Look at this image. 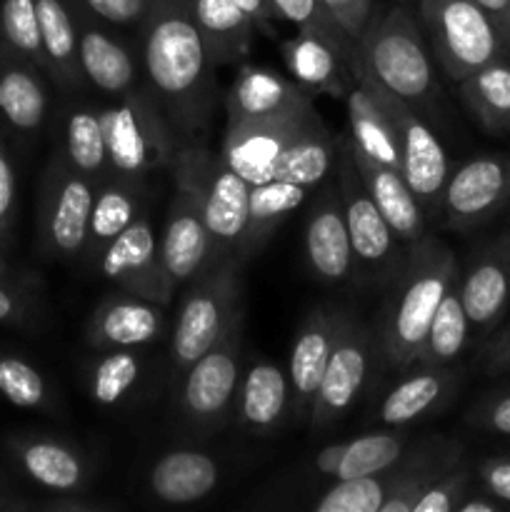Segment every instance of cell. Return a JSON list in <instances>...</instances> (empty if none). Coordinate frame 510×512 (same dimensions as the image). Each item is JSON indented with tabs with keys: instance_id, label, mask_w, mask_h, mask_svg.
<instances>
[{
	"instance_id": "obj_45",
	"label": "cell",
	"mask_w": 510,
	"mask_h": 512,
	"mask_svg": "<svg viewBox=\"0 0 510 512\" xmlns=\"http://www.w3.org/2000/svg\"><path fill=\"white\" fill-rule=\"evenodd\" d=\"M275 8V13L283 20H290L293 25H298L300 33L315 35V38H323L328 43L338 45L340 50H345L348 55H355V43L338 28V23L333 20V15L325 10L323 0H270Z\"/></svg>"
},
{
	"instance_id": "obj_29",
	"label": "cell",
	"mask_w": 510,
	"mask_h": 512,
	"mask_svg": "<svg viewBox=\"0 0 510 512\" xmlns=\"http://www.w3.org/2000/svg\"><path fill=\"white\" fill-rule=\"evenodd\" d=\"M458 375L448 368L415 365V373L405 375L388 390L378 410V423L388 428H403L425 415L435 413L453 398Z\"/></svg>"
},
{
	"instance_id": "obj_48",
	"label": "cell",
	"mask_w": 510,
	"mask_h": 512,
	"mask_svg": "<svg viewBox=\"0 0 510 512\" xmlns=\"http://www.w3.org/2000/svg\"><path fill=\"white\" fill-rule=\"evenodd\" d=\"M468 423L480 433L510 438V388L495 390L493 395L475 403L468 413Z\"/></svg>"
},
{
	"instance_id": "obj_39",
	"label": "cell",
	"mask_w": 510,
	"mask_h": 512,
	"mask_svg": "<svg viewBox=\"0 0 510 512\" xmlns=\"http://www.w3.org/2000/svg\"><path fill=\"white\" fill-rule=\"evenodd\" d=\"M468 313H465L463 298H460V278L448 288V293L440 300L438 310H435L430 328L425 333L423 345H420L418 363L415 365H435V368H445L453 360L463 355L465 345L470 338Z\"/></svg>"
},
{
	"instance_id": "obj_31",
	"label": "cell",
	"mask_w": 510,
	"mask_h": 512,
	"mask_svg": "<svg viewBox=\"0 0 510 512\" xmlns=\"http://www.w3.org/2000/svg\"><path fill=\"white\" fill-rule=\"evenodd\" d=\"M220 483V468L200 450H170L150 468V493L168 505H188L208 498Z\"/></svg>"
},
{
	"instance_id": "obj_24",
	"label": "cell",
	"mask_w": 510,
	"mask_h": 512,
	"mask_svg": "<svg viewBox=\"0 0 510 512\" xmlns=\"http://www.w3.org/2000/svg\"><path fill=\"white\" fill-rule=\"evenodd\" d=\"M350 153H353L355 168H358L365 188L373 195L375 205L383 213V218L388 220L398 243L410 245L423 238L428 233L425 230V213L418 200H415L413 190L405 183L403 173L365 155L363 150L355 148L353 140H350Z\"/></svg>"
},
{
	"instance_id": "obj_41",
	"label": "cell",
	"mask_w": 510,
	"mask_h": 512,
	"mask_svg": "<svg viewBox=\"0 0 510 512\" xmlns=\"http://www.w3.org/2000/svg\"><path fill=\"white\" fill-rule=\"evenodd\" d=\"M143 368V355L135 353V348L105 350L88 370L90 398L105 408L123 403L138 388Z\"/></svg>"
},
{
	"instance_id": "obj_56",
	"label": "cell",
	"mask_w": 510,
	"mask_h": 512,
	"mask_svg": "<svg viewBox=\"0 0 510 512\" xmlns=\"http://www.w3.org/2000/svg\"><path fill=\"white\" fill-rule=\"evenodd\" d=\"M500 508H503V503L483 490V493H470L468 498L458 505V510L455 512H498Z\"/></svg>"
},
{
	"instance_id": "obj_1",
	"label": "cell",
	"mask_w": 510,
	"mask_h": 512,
	"mask_svg": "<svg viewBox=\"0 0 510 512\" xmlns=\"http://www.w3.org/2000/svg\"><path fill=\"white\" fill-rule=\"evenodd\" d=\"M140 63L180 143L198 138L213 118L215 65L185 0L150 3L140 23Z\"/></svg>"
},
{
	"instance_id": "obj_19",
	"label": "cell",
	"mask_w": 510,
	"mask_h": 512,
	"mask_svg": "<svg viewBox=\"0 0 510 512\" xmlns=\"http://www.w3.org/2000/svg\"><path fill=\"white\" fill-rule=\"evenodd\" d=\"M460 298L470 325L493 333L510 305V230L488 240L460 273Z\"/></svg>"
},
{
	"instance_id": "obj_40",
	"label": "cell",
	"mask_w": 510,
	"mask_h": 512,
	"mask_svg": "<svg viewBox=\"0 0 510 512\" xmlns=\"http://www.w3.org/2000/svg\"><path fill=\"white\" fill-rule=\"evenodd\" d=\"M70 165L78 173H83L90 183L98 188L110 175L108 150H105L103 123H100V110L95 108H73L65 118L63 150Z\"/></svg>"
},
{
	"instance_id": "obj_54",
	"label": "cell",
	"mask_w": 510,
	"mask_h": 512,
	"mask_svg": "<svg viewBox=\"0 0 510 512\" xmlns=\"http://www.w3.org/2000/svg\"><path fill=\"white\" fill-rule=\"evenodd\" d=\"M233 3L253 20L255 30H263L265 35H273V20H278L280 15L275 13L270 0H233Z\"/></svg>"
},
{
	"instance_id": "obj_37",
	"label": "cell",
	"mask_w": 510,
	"mask_h": 512,
	"mask_svg": "<svg viewBox=\"0 0 510 512\" xmlns=\"http://www.w3.org/2000/svg\"><path fill=\"white\" fill-rule=\"evenodd\" d=\"M460 100L480 128L493 135L510 133V60H495L460 80Z\"/></svg>"
},
{
	"instance_id": "obj_11",
	"label": "cell",
	"mask_w": 510,
	"mask_h": 512,
	"mask_svg": "<svg viewBox=\"0 0 510 512\" xmlns=\"http://www.w3.org/2000/svg\"><path fill=\"white\" fill-rule=\"evenodd\" d=\"M335 160H338L335 183H338L340 200H343L355 260L375 278H393L398 265L403 263V255L398 253V238L375 205L373 195L365 188L363 178L355 168L348 138L338 140Z\"/></svg>"
},
{
	"instance_id": "obj_47",
	"label": "cell",
	"mask_w": 510,
	"mask_h": 512,
	"mask_svg": "<svg viewBox=\"0 0 510 512\" xmlns=\"http://www.w3.org/2000/svg\"><path fill=\"white\" fill-rule=\"evenodd\" d=\"M75 8L85 10L110 28H140L153 0H68Z\"/></svg>"
},
{
	"instance_id": "obj_21",
	"label": "cell",
	"mask_w": 510,
	"mask_h": 512,
	"mask_svg": "<svg viewBox=\"0 0 510 512\" xmlns=\"http://www.w3.org/2000/svg\"><path fill=\"white\" fill-rule=\"evenodd\" d=\"M348 128L355 148L375 158L378 163L400 170V143L395 133L393 115L385 105L383 88L360 68L355 58V85L345 93Z\"/></svg>"
},
{
	"instance_id": "obj_26",
	"label": "cell",
	"mask_w": 510,
	"mask_h": 512,
	"mask_svg": "<svg viewBox=\"0 0 510 512\" xmlns=\"http://www.w3.org/2000/svg\"><path fill=\"white\" fill-rule=\"evenodd\" d=\"M10 453L18 460L23 473L50 493L85 495V488L93 478L88 460L60 440L18 438L10 443Z\"/></svg>"
},
{
	"instance_id": "obj_52",
	"label": "cell",
	"mask_w": 510,
	"mask_h": 512,
	"mask_svg": "<svg viewBox=\"0 0 510 512\" xmlns=\"http://www.w3.org/2000/svg\"><path fill=\"white\" fill-rule=\"evenodd\" d=\"M480 363L485 373H508L510 370V325L490 335L480 350Z\"/></svg>"
},
{
	"instance_id": "obj_49",
	"label": "cell",
	"mask_w": 510,
	"mask_h": 512,
	"mask_svg": "<svg viewBox=\"0 0 510 512\" xmlns=\"http://www.w3.org/2000/svg\"><path fill=\"white\" fill-rule=\"evenodd\" d=\"M325 10L333 15L338 28L348 35L353 43H358L365 33L368 23L373 20V0H323Z\"/></svg>"
},
{
	"instance_id": "obj_36",
	"label": "cell",
	"mask_w": 510,
	"mask_h": 512,
	"mask_svg": "<svg viewBox=\"0 0 510 512\" xmlns=\"http://www.w3.org/2000/svg\"><path fill=\"white\" fill-rule=\"evenodd\" d=\"M335 155H338V140L325 128L323 118L315 115L295 135L293 143L285 148L283 158H280L278 168H275L273 180L303 185V188L310 190L313 185H320L328 178V173L333 170Z\"/></svg>"
},
{
	"instance_id": "obj_16",
	"label": "cell",
	"mask_w": 510,
	"mask_h": 512,
	"mask_svg": "<svg viewBox=\"0 0 510 512\" xmlns=\"http://www.w3.org/2000/svg\"><path fill=\"white\" fill-rule=\"evenodd\" d=\"M370 358H373V338L368 328L350 315L310 408V425L315 430L330 428L353 408L368 380Z\"/></svg>"
},
{
	"instance_id": "obj_3",
	"label": "cell",
	"mask_w": 510,
	"mask_h": 512,
	"mask_svg": "<svg viewBox=\"0 0 510 512\" xmlns=\"http://www.w3.org/2000/svg\"><path fill=\"white\" fill-rule=\"evenodd\" d=\"M238 255H225L190 280L178 308L170 360L175 373L183 375L200 355L220 343L238 323H243V285H240Z\"/></svg>"
},
{
	"instance_id": "obj_6",
	"label": "cell",
	"mask_w": 510,
	"mask_h": 512,
	"mask_svg": "<svg viewBox=\"0 0 510 512\" xmlns=\"http://www.w3.org/2000/svg\"><path fill=\"white\" fill-rule=\"evenodd\" d=\"M420 23L430 53L458 83L508 58L498 23L475 0H420Z\"/></svg>"
},
{
	"instance_id": "obj_9",
	"label": "cell",
	"mask_w": 510,
	"mask_h": 512,
	"mask_svg": "<svg viewBox=\"0 0 510 512\" xmlns=\"http://www.w3.org/2000/svg\"><path fill=\"white\" fill-rule=\"evenodd\" d=\"M95 185L55 153L45 168L38 203V248L45 258H83Z\"/></svg>"
},
{
	"instance_id": "obj_10",
	"label": "cell",
	"mask_w": 510,
	"mask_h": 512,
	"mask_svg": "<svg viewBox=\"0 0 510 512\" xmlns=\"http://www.w3.org/2000/svg\"><path fill=\"white\" fill-rule=\"evenodd\" d=\"M243 323L183 373L180 415L195 430L220 428L230 418L243 378Z\"/></svg>"
},
{
	"instance_id": "obj_5",
	"label": "cell",
	"mask_w": 510,
	"mask_h": 512,
	"mask_svg": "<svg viewBox=\"0 0 510 512\" xmlns=\"http://www.w3.org/2000/svg\"><path fill=\"white\" fill-rule=\"evenodd\" d=\"M100 123L113 175L145 180L173 163L180 138L155 93L145 85L113 98L108 108H100Z\"/></svg>"
},
{
	"instance_id": "obj_46",
	"label": "cell",
	"mask_w": 510,
	"mask_h": 512,
	"mask_svg": "<svg viewBox=\"0 0 510 512\" xmlns=\"http://www.w3.org/2000/svg\"><path fill=\"white\" fill-rule=\"evenodd\" d=\"M473 480V468L468 463H458L448 475H443L438 483L425 490L413 512H455L458 505L473 493Z\"/></svg>"
},
{
	"instance_id": "obj_17",
	"label": "cell",
	"mask_w": 510,
	"mask_h": 512,
	"mask_svg": "<svg viewBox=\"0 0 510 512\" xmlns=\"http://www.w3.org/2000/svg\"><path fill=\"white\" fill-rule=\"evenodd\" d=\"M70 10L78 28V60L85 83L110 98H120L138 88L143 80V63L138 55L118 35L110 33V25L75 5H70Z\"/></svg>"
},
{
	"instance_id": "obj_22",
	"label": "cell",
	"mask_w": 510,
	"mask_h": 512,
	"mask_svg": "<svg viewBox=\"0 0 510 512\" xmlns=\"http://www.w3.org/2000/svg\"><path fill=\"white\" fill-rule=\"evenodd\" d=\"M165 330V305L120 293L93 310L85 338L93 348H140L158 340Z\"/></svg>"
},
{
	"instance_id": "obj_60",
	"label": "cell",
	"mask_w": 510,
	"mask_h": 512,
	"mask_svg": "<svg viewBox=\"0 0 510 512\" xmlns=\"http://www.w3.org/2000/svg\"><path fill=\"white\" fill-rule=\"evenodd\" d=\"M5 485H8V475H5L3 470H0V490H3Z\"/></svg>"
},
{
	"instance_id": "obj_15",
	"label": "cell",
	"mask_w": 510,
	"mask_h": 512,
	"mask_svg": "<svg viewBox=\"0 0 510 512\" xmlns=\"http://www.w3.org/2000/svg\"><path fill=\"white\" fill-rule=\"evenodd\" d=\"M170 173H173V200L160 238V258L170 283L180 288L210 263V233L195 183L178 165H170Z\"/></svg>"
},
{
	"instance_id": "obj_57",
	"label": "cell",
	"mask_w": 510,
	"mask_h": 512,
	"mask_svg": "<svg viewBox=\"0 0 510 512\" xmlns=\"http://www.w3.org/2000/svg\"><path fill=\"white\" fill-rule=\"evenodd\" d=\"M475 3H478L480 8H483L485 13H488L490 18H493L495 23H498V28H500V25H503L505 13H508L510 0H475Z\"/></svg>"
},
{
	"instance_id": "obj_38",
	"label": "cell",
	"mask_w": 510,
	"mask_h": 512,
	"mask_svg": "<svg viewBox=\"0 0 510 512\" xmlns=\"http://www.w3.org/2000/svg\"><path fill=\"white\" fill-rule=\"evenodd\" d=\"M313 95L300 83L270 73L265 68H243L235 83L230 85L225 98V113L228 118H248V115H263L270 110L285 108L295 100Z\"/></svg>"
},
{
	"instance_id": "obj_13",
	"label": "cell",
	"mask_w": 510,
	"mask_h": 512,
	"mask_svg": "<svg viewBox=\"0 0 510 512\" xmlns=\"http://www.w3.org/2000/svg\"><path fill=\"white\" fill-rule=\"evenodd\" d=\"M95 265L120 293L153 300L158 305H168L178 290L165 273L160 238L145 213L135 218L118 238L110 240Z\"/></svg>"
},
{
	"instance_id": "obj_53",
	"label": "cell",
	"mask_w": 510,
	"mask_h": 512,
	"mask_svg": "<svg viewBox=\"0 0 510 512\" xmlns=\"http://www.w3.org/2000/svg\"><path fill=\"white\" fill-rule=\"evenodd\" d=\"M28 318H30V308L28 303H25L23 295H18V290L0 283V323L20 325Z\"/></svg>"
},
{
	"instance_id": "obj_20",
	"label": "cell",
	"mask_w": 510,
	"mask_h": 512,
	"mask_svg": "<svg viewBox=\"0 0 510 512\" xmlns=\"http://www.w3.org/2000/svg\"><path fill=\"white\" fill-rule=\"evenodd\" d=\"M305 258L315 278L325 283H343L355 270V253L345 223L338 183H325L310 205L305 220Z\"/></svg>"
},
{
	"instance_id": "obj_59",
	"label": "cell",
	"mask_w": 510,
	"mask_h": 512,
	"mask_svg": "<svg viewBox=\"0 0 510 512\" xmlns=\"http://www.w3.org/2000/svg\"><path fill=\"white\" fill-rule=\"evenodd\" d=\"M10 280H13V275H10V268H8V263H5V260H3V255H0V283H5V285H8Z\"/></svg>"
},
{
	"instance_id": "obj_18",
	"label": "cell",
	"mask_w": 510,
	"mask_h": 512,
	"mask_svg": "<svg viewBox=\"0 0 510 512\" xmlns=\"http://www.w3.org/2000/svg\"><path fill=\"white\" fill-rule=\"evenodd\" d=\"M350 315L340 308H315L305 315L290 348L288 378L293 388V413L310 415L315 393L328 360L348 325Z\"/></svg>"
},
{
	"instance_id": "obj_43",
	"label": "cell",
	"mask_w": 510,
	"mask_h": 512,
	"mask_svg": "<svg viewBox=\"0 0 510 512\" xmlns=\"http://www.w3.org/2000/svg\"><path fill=\"white\" fill-rule=\"evenodd\" d=\"M388 495V473L335 480L313 503L315 512H380Z\"/></svg>"
},
{
	"instance_id": "obj_12",
	"label": "cell",
	"mask_w": 510,
	"mask_h": 512,
	"mask_svg": "<svg viewBox=\"0 0 510 512\" xmlns=\"http://www.w3.org/2000/svg\"><path fill=\"white\" fill-rule=\"evenodd\" d=\"M510 205L508 155H475L450 170L438 218L448 230L468 233L480 228Z\"/></svg>"
},
{
	"instance_id": "obj_23",
	"label": "cell",
	"mask_w": 510,
	"mask_h": 512,
	"mask_svg": "<svg viewBox=\"0 0 510 512\" xmlns=\"http://www.w3.org/2000/svg\"><path fill=\"white\" fill-rule=\"evenodd\" d=\"M458 463H463V445L458 440L433 438L420 443L413 453L405 450L395 468L388 470V495L380 512H413L425 490Z\"/></svg>"
},
{
	"instance_id": "obj_28",
	"label": "cell",
	"mask_w": 510,
	"mask_h": 512,
	"mask_svg": "<svg viewBox=\"0 0 510 512\" xmlns=\"http://www.w3.org/2000/svg\"><path fill=\"white\" fill-rule=\"evenodd\" d=\"M408 435L400 430L368 433L345 443H333L315 455V470L325 478H365V475H383L395 468L405 453Z\"/></svg>"
},
{
	"instance_id": "obj_34",
	"label": "cell",
	"mask_w": 510,
	"mask_h": 512,
	"mask_svg": "<svg viewBox=\"0 0 510 512\" xmlns=\"http://www.w3.org/2000/svg\"><path fill=\"white\" fill-rule=\"evenodd\" d=\"M305 195H308V188L283 183V180L250 185L248 220H245L243 238H240L235 255L240 260H248L255 253H260L273 238L275 230L283 225V220L290 218L303 205Z\"/></svg>"
},
{
	"instance_id": "obj_8",
	"label": "cell",
	"mask_w": 510,
	"mask_h": 512,
	"mask_svg": "<svg viewBox=\"0 0 510 512\" xmlns=\"http://www.w3.org/2000/svg\"><path fill=\"white\" fill-rule=\"evenodd\" d=\"M318 115L313 95L263 115L225 120L220 158L250 185L273 180L275 168L295 135Z\"/></svg>"
},
{
	"instance_id": "obj_32",
	"label": "cell",
	"mask_w": 510,
	"mask_h": 512,
	"mask_svg": "<svg viewBox=\"0 0 510 512\" xmlns=\"http://www.w3.org/2000/svg\"><path fill=\"white\" fill-rule=\"evenodd\" d=\"M185 3L203 35L210 63L215 68L238 63L250 53L255 25L233 0H185Z\"/></svg>"
},
{
	"instance_id": "obj_44",
	"label": "cell",
	"mask_w": 510,
	"mask_h": 512,
	"mask_svg": "<svg viewBox=\"0 0 510 512\" xmlns=\"http://www.w3.org/2000/svg\"><path fill=\"white\" fill-rule=\"evenodd\" d=\"M0 395L18 408H50L53 393L28 360L0 355Z\"/></svg>"
},
{
	"instance_id": "obj_55",
	"label": "cell",
	"mask_w": 510,
	"mask_h": 512,
	"mask_svg": "<svg viewBox=\"0 0 510 512\" xmlns=\"http://www.w3.org/2000/svg\"><path fill=\"white\" fill-rule=\"evenodd\" d=\"M83 493H73V495H60L58 500L53 503H45L43 510H68V512H98V510H108L110 505L105 503H90V500H78Z\"/></svg>"
},
{
	"instance_id": "obj_51",
	"label": "cell",
	"mask_w": 510,
	"mask_h": 512,
	"mask_svg": "<svg viewBox=\"0 0 510 512\" xmlns=\"http://www.w3.org/2000/svg\"><path fill=\"white\" fill-rule=\"evenodd\" d=\"M480 485L488 495L500 500L503 505H510V458H488L475 470Z\"/></svg>"
},
{
	"instance_id": "obj_7",
	"label": "cell",
	"mask_w": 510,
	"mask_h": 512,
	"mask_svg": "<svg viewBox=\"0 0 510 512\" xmlns=\"http://www.w3.org/2000/svg\"><path fill=\"white\" fill-rule=\"evenodd\" d=\"M188 173L203 200L205 223L210 233V263H218L225 255H233L243 238L245 220H248L250 183L240 178L220 153H213L205 145L188 140L180 143L173 155V163ZM205 265V268H208Z\"/></svg>"
},
{
	"instance_id": "obj_58",
	"label": "cell",
	"mask_w": 510,
	"mask_h": 512,
	"mask_svg": "<svg viewBox=\"0 0 510 512\" xmlns=\"http://www.w3.org/2000/svg\"><path fill=\"white\" fill-rule=\"evenodd\" d=\"M500 35H503L505 53H508V60H510V5H508V13H505L503 25H500Z\"/></svg>"
},
{
	"instance_id": "obj_30",
	"label": "cell",
	"mask_w": 510,
	"mask_h": 512,
	"mask_svg": "<svg viewBox=\"0 0 510 512\" xmlns=\"http://www.w3.org/2000/svg\"><path fill=\"white\" fill-rule=\"evenodd\" d=\"M293 408V388L288 370L278 363L260 360L253 363L240 378L238 418L250 433H270L283 425L288 410Z\"/></svg>"
},
{
	"instance_id": "obj_42",
	"label": "cell",
	"mask_w": 510,
	"mask_h": 512,
	"mask_svg": "<svg viewBox=\"0 0 510 512\" xmlns=\"http://www.w3.org/2000/svg\"><path fill=\"white\" fill-rule=\"evenodd\" d=\"M0 33H3L10 50H15L48 73L35 0H3L0 3Z\"/></svg>"
},
{
	"instance_id": "obj_35",
	"label": "cell",
	"mask_w": 510,
	"mask_h": 512,
	"mask_svg": "<svg viewBox=\"0 0 510 512\" xmlns=\"http://www.w3.org/2000/svg\"><path fill=\"white\" fill-rule=\"evenodd\" d=\"M48 73L68 90L85 88L78 60V28L68 0H35Z\"/></svg>"
},
{
	"instance_id": "obj_4",
	"label": "cell",
	"mask_w": 510,
	"mask_h": 512,
	"mask_svg": "<svg viewBox=\"0 0 510 512\" xmlns=\"http://www.w3.org/2000/svg\"><path fill=\"white\" fill-rule=\"evenodd\" d=\"M358 63L385 90L415 110L433 98V60L410 10L390 8L368 23L355 43Z\"/></svg>"
},
{
	"instance_id": "obj_27",
	"label": "cell",
	"mask_w": 510,
	"mask_h": 512,
	"mask_svg": "<svg viewBox=\"0 0 510 512\" xmlns=\"http://www.w3.org/2000/svg\"><path fill=\"white\" fill-rule=\"evenodd\" d=\"M145 180L123 178V175L110 173L103 183L95 188L93 213H90L88 240H85L83 260L95 265L110 240L118 238L135 218L145 213Z\"/></svg>"
},
{
	"instance_id": "obj_2",
	"label": "cell",
	"mask_w": 510,
	"mask_h": 512,
	"mask_svg": "<svg viewBox=\"0 0 510 512\" xmlns=\"http://www.w3.org/2000/svg\"><path fill=\"white\" fill-rule=\"evenodd\" d=\"M460 278L455 253L435 235L410 243L393 280V293L383 310L380 350L390 368L408 370L418 363L420 345L430 328L440 300Z\"/></svg>"
},
{
	"instance_id": "obj_50",
	"label": "cell",
	"mask_w": 510,
	"mask_h": 512,
	"mask_svg": "<svg viewBox=\"0 0 510 512\" xmlns=\"http://www.w3.org/2000/svg\"><path fill=\"white\" fill-rule=\"evenodd\" d=\"M15 220V170L10 163L8 145L0 133V243L10 240Z\"/></svg>"
},
{
	"instance_id": "obj_14",
	"label": "cell",
	"mask_w": 510,
	"mask_h": 512,
	"mask_svg": "<svg viewBox=\"0 0 510 512\" xmlns=\"http://www.w3.org/2000/svg\"><path fill=\"white\" fill-rule=\"evenodd\" d=\"M383 98L390 115H393L395 133H398L400 173H403L408 188L413 190L423 213L438 215L445 183H448L450 175L448 155H445L443 143L433 133V128L420 118L413 105H408L385 88Z\"/></svg>"
},
{
	"instance_id": "obj_33",
	"label": "cell",
	"mask_w": 510,
	"mask_h": 512,
	"mask_svg": "<svg viewBox=\"0 0 510 512\" xmlns=\"http://www.w3.org/2000/svg\"><path fill=\"white\" fill-rule=\"evenodd\" d=\"M38 70L15 50L0 63V115L20 133L40 130L48 115V93Z\"/></svg>"
},
{
	"instance_id": "obj_25",
	"label": "cell",
	"mask_w": 510,
	"mask_h": 512,
	"mask_svg": "<svg viewBox=\"0 0 510 512\" xmlns=\"http://www.w3.org/2000/svg\"><path fill=\"white\" fill-rule=\"evenodd\" d=\"M283 60L295 83L303 85L310 93L343 95L355 85V58L338 45L328 43L315 35L298 33L283 43Z\"/></svg>"
}]
</instances>
